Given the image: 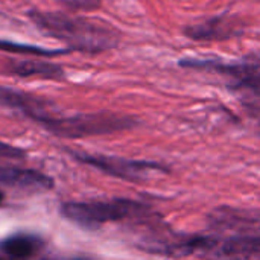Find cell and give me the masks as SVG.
<instances>
[{"mask_svg": "<svg viewBox=\"0 0 260 260\" xmlns=\"http://www.w3.org/2000/svg\"><path fill=\"white\" fill-rule=\"evenodd\" d=\"M27 18L44 35L64 43L72 52L102 53L119 46L122 34L113 24L56 11L29 9Z\"/></svg>", "mask_w": 260, "mask_h": 260, "instance_id": "1", "label": "cell"}, {"mask_svg": "<svg viewBox=\"0 0 260 260\" xmlns=\"http://www.w3.org/2000/svg\"><path fill=\"white\" fill-rule=\"evenodd\" d=\"M34 122L40 123L49 133L64 139H82L91 136L113 134L131 129L139 125V120L131 116L116 113H87L69 117H53L49 113L37 117Z\"/></svg>", "mask_w": 260, "mask_h": 260, "instance_id": "2", "label": "cell"}, {"mask_svg": "<svg viewBox=\"0 0 260 260\" xmlns=\"http://www.w3.org/2000/svg\"><path fill=\"white\" fill-rule=\"evenodd\" d=\"M178 64L184 69L213 72L230 78V87L241 93L242 99L260 98V52L248 53L236 62H225L215 58H183Z\"/></svg>", "mask_w": 260, "mask_h": 260, "instance_id": "3", "label": "cell"}, {"mask_svg": "<svg viewBox=\"0 0 260 260\" xmlns=\"http://www.w3.org/2000/svg\"><path fill=\"white\" fill-rule=\"evenodd\" d=\"M148 207L142 203L117 198L111 201H88V203H66L61 207V215L72 222L84 227H96L105 222L122 221L133 215L146 212Z\"/></svg>", "mask_w": 260, "mask_h": 260, "instance_id": "4", "label": "cell"}, {"mask_svg": "<svg viewBox=\"0 0 260 260\" xmlns=\"http://www.w3.org/2000/svg\"><path fill=\"white\" fill-rule=\"evenodd\" d=\"M72 155L84 165L93 166L107 175L126 180V181H136V183L143 181L151 172H169V169L158 161L129 160V158L98 155V154L94 155V154H85V152H72Z\"/></svg>", "mask_w": 260, "mask_h": 260, "instance_id": "5", "label": "cell"}, {"mask_svg": "<svg viewBox=\"0 0 260 260\" xmlns=\"http://www.w3.org/2000/svg\"><path fill=\"white\" fill-rule=\"evenodd\" d=\"M209 225L215 230H233L236 233L260 232V212L236 207H218L209 213Z\"/></svg>", "mask_w": 260, "mask_h": 260, "instance_id": "6", "label": "cell"}, {"mask_svg": "<svg viewBox=\"0 0 260 260\" xmlns=\"http://www.w3.org/2000/svg\"><path fill=\"white\" fill-rule=\"evenodd\" d=\"M206 256L212 260H260V236L239 235L216 241Z\"/></svg>", "mask_w": 260, "mask_h": 260, "instance_id": "7", "label": "cell"}, {"mask_svg": "<svg viewBox=\"0 0 260 260\" xmlns=\"http://www.w3.org/2000/svg\"><path fill=\"white\" fill-rule=\"evenodd\" d=\"M216 238L212 236H203V235H193V236H180L175 241L171 242H161L157 245H149L148 248H143L152 254H158V256H165V257H171V259H183L197 253H203L206 254L207 251H210L215 244H216Z\"/></svg>", "mask_w": 260, "mask_h": 260, "instance_id": "8", "label": "cell"}, {"mask_svg": "<svg viewBox=\"0 0 260 260\" xmlns=\"http://www.w3.org/2000/svg\"><path fill=\"white\" fill-rule=\"evenodd\" d=\"M186 37L197 41H216L229 40L242 34L241 23L229 15H218L201 23L190 24L184 29Z\"/></svg>", "mask_w": 260, "mask_h": 260, "instance_id": "9", "label": "cell"}, {"mask_svg": "<svg viewBox=\"0 0 260 260\" xmlns=\"http://www.w3.org/2000/svg\"><path fill=\"white\" fill-rule=\"evenodd\" d=\"M6 70L18 78H41L52 81L66 78V72L59 64L44 59H8Z\"/></svg>", "mask_w": 260, "mask_h": 260, "instance_id": "10", "label": "cell"}, {"mask_svg": "<svg viewBox=\"0 0 260 260\" xmlns=\"http://www.w3.org/2000/svg\"><path fill=\"white\" fill-rule=\"evenodd\" d=\"M0 104L6 105L9 108L23 111V114L30 117L32 120L46 114V111H44L46 101L44 99L34 96L30 93L18 91V90L8 88V87H0Z\"/></svg>", "mask_w": 260, "mask_h": 260, "instance_id": "11", "label": "cell"}, {"mask_svg": "<svg viewBox=\"0 0 260 260\" xmlns=\"http://www.w3.org/2000/svg\"><path fill=\"white\" fill-rule=\"evenodd\" d=\"M0 181L18 187H34V189H52L53 180L38 171L32 169H2Z\"/></svg>", "mask_w": 260, "mask_h": 260, "instance_id": "12", "label": "cell"}, {"mask_svg": "<svg viewBox=\"0 0 260 260\" xmlns=\"http://www.w3.org/2000/svg\"><path fill=\"white\" fill-rule=\"evenodd\" d=\"M0 50L9 52V53H18L26 56H37V58H55L59 55H67L72 50L69 47L66 49H47L37 44H27V43H17L11 40H2L0 38Z\"/></svg>", "mask_w": 260, "mask_h": 260, "instance_id": "13", "label": "cell"}, {"mask_svg": "<svg viewBox=\"0 0 260 260\" xmlns=\"http://www.w3.org/2000/svg\"><path fill=\"white\" fill-rule=\"evenodd\" d=\"M40 247V241L34 236H26V235H15L9 236L0 244L2 251H5L8 256L15 257V259H24L32 256Z\"/></svg>", "mask_w": 260, "mask_h": 260, "instance_id": "14", "label": "cell"}, {"mask_svg": "<svg viewBox=\"0 0 260 260\" xmlns=\"http://www.w3.org/2000/svg\"><path fill=\"white\" fill-rule=\"evenodd\" d=\"M69 11H96L101 8V0H56Z\"/></svg>", "mask_w": 260, "mask_h": 260, "instance_id": "15", "label": "cell"}, {"mask_svg": "<svg viewBox=\"0 0 260 260\" xmlns=\"http://www.w3.org/2000/svg\"><path fill=\"white\" fill-rule=\"evenodd\" d=\"M0 152L2 154H6V155H11V157H14V155H23V152L20 151V149H14V148H9V146H5V145H0Z\"/></svg>", "mask_w": 260, "mask_h": 260, "instance_id": "16", "label": "cell"}, {"mask_svg": "<svg viewBox=\"0 0 260 260\" xmlns=\"http://www.w3.org/2000/svg\"><path fill=\"white\" fill-rule=\"evenodd\" d=\"M2 201H3V192L0 190V203H2Z\"/></svg>", "mask_w": 260, "mask_h": 260, "instance_id": "17", "label": "cell"}]
</instances>
